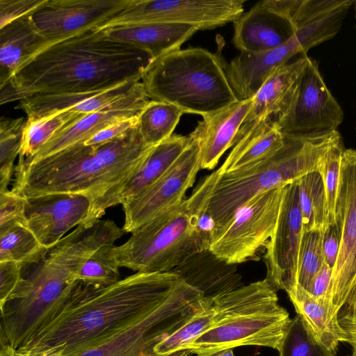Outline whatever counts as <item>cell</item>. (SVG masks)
<instances>
[{"label": "cell", "mask_w": 356, "mask_h": 356, "mask_svg": "<svg viewBox=\"0 0 356 356\" xmlns=\"http://www.w3.org/2000/svg\"><path fill=\"white\" fill-rule=\"evenodd\" d=\"M152 57L92 28L52 42L14 72L1 90V104L40 95L106 90L141 81Z\"/></svg>", "instance_id": "cell-1"}, {"label": "cell", "mask_w": 356, "mask_h": 356, "mask_svg": "<svg viewBox=\"0 0 356 356\" xmlns=\"http://www.w3.org/2000/svg\"><path fill=\"white\" fill-rule=\"evenodd\" d=\"M154 146L143 140L138 127L101 145L77 143L36 161L19 157L12 190L25 198L80 194L93 203L86 221L101 220L122 187Z\"/></svg>", "instance_id": "cell-2"}, {"label": "cell", "mask_w": 356, "mask_h": 356, "mask_svg": "<svg viewBox=\"0 0 356 356\" xmlns=\"http://www.w3.org/2000/svg\"><path fill=\"white\" fill-rule=\"evenodd\" d=\"M180 281L170 271L137 272L106 286L78 282L58 314L19 348L63 347L72 356L149 314Z\"/></svg>", "instance_id": "cell-3"}, {"label": "cell", "mask_w": 356, "mask_h": 356, "mask_svg": "<svg viewBox=\"0 0 356 356\" xmlns=\"http://www.w3.org/2000/svg\"><path fill=\"white\" fill-rule=\"evenodd\" d=\"M89 257L79 241L65 237L31 267L1 310L0 341L15 349L25 344L61 310Z\"/></svg>", "instance_id": "cell-4"}, {"label": "cell", "mask_w": 356, "mask_h": 356, "mask_svg": "<svg viewBox=\"0 0 356 356\" xmlns=\"http://www.w3.org/2000/svg\"><path fill=\"white\" fill-rule=\"evenodd\" d=\"M141 83L150 100L203 116L238 99L220 56L200 47L179 49L153 59Z\"/></svg>", "instance_id": "cell-5"}, {"label": "cell", "mask_w": 356, "mask_h": 356, "mask_svg": "<svg viewBox=\"0 0 356 356\" xmlns=\"http://www.w3.org/2000/svg\"><path fill=\"white\" fill-rule=\"evenodd\" d=\"M284 136L282 147L270 156L220 176L208 209L216 224L213 236L250 199L317 170L321 157L341 134L334 130Z\"/></svg>", "instance_id": "cell-6"}, {"label": "cell", "mask_w": 356, "mask_h": 356, "mask_svg": "<svg viewBox=\"0 0 356 356\" xmlns=\"http://www.w3.org/2000/svg\"><path fill=\"white\" fill-rule=\"evenodd\" d=\"M207 250L195 227L186 199L131 232L124 243L112 247L120 268L136 273L170 272Z\"/></svg>", "instance_id": "cell-7"}, {"label": "cell", "mask_w": 356, "mask_h": 356, "mask_svg": "<svg viewBox=\"0 0 356 356\" xmlns=\"http://www.w3.org/2000/svg\"><path fill=\"white\" fill-rule=\"evenodd\" d=\"M207 306L202 293L181 280L149 314L72 356H192L188 349L159 355L154 348Z\"/></svg>", "instance_id": "cell-8"}, {"label": "cell", "mask_w": 356, "mask_h": 356, "mask_svg": "<svg viewBox=\"0 0 356 356\" xmlns=\"http://www.w3.org/2000/svg\"><path fill=\"white\" fill-rule=\"evenodd\" d=\"M284 186L260 193L241 206L216 233L209 250L229 264L257 258V251L273 233Z\"/></svg>", "instance_id": "cell-9"}, {"label": "cell", "mask_w": 356, "mask_h": 356, "mask_svg": "<svg viewBox=\"0 0 356 356\" xmlns=\"http://www.w3.org/2000/svg\"><path fill=\"white\" fill-rule=\"evenodd\" d=\"M245 0H134L126 9L97 27L165 23L213 29L234 22L243 13Z\"/></svg>", "instance_id": "cell-10"}, {"label": "cell", "mask_w": 356, "mask_h": 356, "mask_svg": "<svg viewBox=\"0 0 356 356\" xmlns=\"http://www.w3.org/2000/svg\"><path fill=\"white\" fill-rule=\"evenodd\" d=\"M291 319L279 304L264 309L224 318L189 343L197 356H210L218 351L243 346L278 350Z\"/></svg>", "instance_id": "cell-11"}, {"label": "cell", "mask_w": 356, "mask_h": 356, "mask_svg": "<svg viewBox=\"0 0 356 356\" xmlns=\"http://www.w3.org/2000/svg\"><path fill=\"white\" fill-rule=\"evenodd\" d=\"M341 240L331 280V301L339 311H356V149H344L335 206Z\"/></svg>", "instance_id": "cell-12"}, {"label": "cell", "mask_w": 356, "mask_h": 356, "mask_svg": "<svg viewBox=\"0 0 356 356\" xmlns=\"http://www.w3.org/2000/svg\"><path fill=\"white\" fill-rule=\"evenodd\" d=\"M189 142L169 169L152 185L123 203V229L131 233L162 211L179 204L193 186L201 169L198 141L191 134Z\"/></svg>", "instance_id": "cell-13"}, {"label": "cell", "mask_w": 356, "mask_h": 356, "mask_svg": "<svg viewBox=\"0 0 356 356\" xmlns=\"http://www.w3.org/2000/svg\"><path fill=\"white\" fill-rule=\"evenodd\" d=\"M303 233L298 179L284 186L273 233L266 243L265 278L276 291H288L297 284L298 254Z\"/></svg>", "instance_id": "cell-14"}, {"label": "cell", "mask_w": 356, "mask_h": 356, "mask_svg": "<svg viewBox=\"0 0 356 356\" xmlns=\"http://www.w3.org/2000/svg\"><path fill=\"white\" fill-rule=\"evenodd\" d=\"M343 111L320 73L317 61L309 57L291 108L275 121L284 135H304L337 130Z\"/></svg>", "instance_id": "cell-15"}, {"label": "cell", "mask_w": 356, "mask_h": 356, "mask_svg": "<svg viewBox=\"0 0 356 356\" xmlns=\"http://www.w3.org/2000/svg\"><path fill=\"white\" fill-rule=\"evenodd\" d=\"M134 0H44L29 15L38 33L54 42L99 27Z\"/></svg>", "instance_id": "cell-16"}, {"label": "cell", "mask_w": 356, "mask_h": 356, "mask_svg": "<svg viewBox=\"0 0 356 356\" xmlns=\"http://www.w3.org/2000/svg\"><path fill=\"white\" fill-rule=\"evenodd\" d=\"M292 0H262L234 24L232 42L241 52L261 54L286 42L296 33Z\"/></svg>", "instance_id": "cell-17"}, {"label": "cell", "mask_w": 356, "mask_h": 356, "mask_svg": "<svg viewBox=\"0 0 356 356\" xmlns=\"http://www.w3.org/2000/svg\"><path fill=\"white\" fill-rule=\"evenodd\" d=\"M26 199L25 225L48 250L86 221L93 203L86 195L70 193Z\"/></svg>", "instance_id": "cell-18"}, {"label": "cell", "mask_w": 356, "mask_h": 356, "mask_svg": "<svg viewBox=\"0 0 356 356\" xmlns=\"http://www.w3.org/2000/svg\"><path fill=\"white\" fill-rule=\"evenodd\" d=\"M309 59L307 54H302L270 74L252 97V105L236 134L234 146L260 122L267 118L276 121L286 115L297 97Z\"/></svg>", "instance_id": "cell-19"}, {"label": "cell", "mask_w": 356, "mask_h": 356, "mask_svg": "<svg viewBox=\"0 0 356 356\" xmlns=\"http://www.w3.org/2000/svg\"><path fill=\"white\" fill-rule=\"evenodd\" d=\"M149 101L140 81L126 97L103 110L84 115L75 123L57 132L33 156L20 158L33 162L71 145L84 143L113 123L138 117Z\"/></svg>", "instance_id": "cell-20"}, {"label": "cell", "mask_w": 356, "mask_h": 356, "mask_svg": "<svg viewBox=\"0 0 356 356\" xmlns=\"http://www.w3.org/2000/svg\"><path fill=\"white\" fill-rule=\"evenodd\" d=\"M252 99L238 100L202 117L190 134L200 147L201 169L213 170L231 147L252 105Z\"/></svg>", "instance_id": "cell-21"}, {"label": "cell", "mask_w": 356, "mask_h": 356, "mask_svg": "<svg viewBox=\"0 0 356 356\" xmlns=\"http://www.w3.org/2000/svg\"><path fill=\"white\" fill-rule=\"evenodd\" d=\"M171 272L209 301L243 286L236 265L226 263L209 250L192 255Z\"/></svg>", "instance_id": "cell-22"}, {"label": "cell", "mask_w": 356, "mask_h": 356, "mask_svg": "<svg viewBox=\"0 0 356 356\" xmlns=\"http://www.w3.org/2000/svg\"><path fill=\"white\" fill-rule=\"evenodd\" d=\"M111 38L148 53L153 59L181 49L197 31L196 27L178 24L148 23L103 29Z\"/></svg>", "instance_id": "cell-23"}, {"label": "cell", "mask_w": 356, "mask_h": 356, "mask_svg": "<svg viewBox=\"0 0 356 356\" xmlns=\"http://www.w3.org/2000/svg\"><path fill=\"white\" fill-rule=\"evenodd\" d=\"M124 93V87L119 85L92 92L35 95L20 100L15 108L23 111L26 119L67 110L87 115L108 107Z\"/></svg>", "instance_id": "cell-24"}, {"label": "cell", "mask_w": 356, "mask_h": 356, "mask_svg": "<svg viewBox=\"0 0 356 356\" xmlns=\"http://www.w3.org/2000/svg\"><path fill=\"white\" fill-rule=\"evenodd\" d=\"M51 43L38 33L29 15L0 29V88L18 67Z\"/></svg>", "instance_id": "cell-25"}, {"label": "cell", "mask_w": 356, "mask_h": 356, "mask_svg": "<svg viewBox=\"0 0 356 356\" xmlns=\"http://www.w3.org/2000/svg\"><path fill=\"white\" fill-rule=\"evenodd\" d=\"M298 314L314 335L334 354L340 342L345 341L344 332L338 321L339 310L325 298H316L298 283L286 291Z\"/></svg>", "instance_id": "cell-26"}, {"label": "cell", "mask_w": 356, "mask_h": 356, "mask_svg": "<svg viewBox=\"0 0 356 356\" xmlns=\"http://www.w3.org/2000/svg\"><path fill=\"white\" fill-rule=\"evenodd\" d=\"M188 142V136L175 134L155 145L139 169L118 192L113 207L134 198L156 181L177 159Z\"/></svg>", "instance_id": "cell-27"}, {"label": "cell", "mask_w": 356, "mask_h": 356, "mask_svg": "<svg viewBox=\"0 0 356 356\" xmlns=\"http://www.w3.org/2000/svg\"><path fill=\"white\" fill-rule=\"evenodd\" d=\"M284 143L275 121L267 118L233 147L218 170L222 175L245 168L277 152Z\"/></svg>", "instance_id": "cell-28"}, {"label": "cell", "mask_w": 356, "mask_h": 356, "mask_svg": "<svg viewBox=\"0 0 356 356\" xmlns=\"http://www.w3.org/2000/svg\"><path fill=\"white\" fill-rule=\"evenodd\" d=\"M48 251L24 222L0 226V262L19 263L24 266V271L38 264Z\"/></svg>", "instance_id": "cell-29"}, {"label": "cell", "mask_w": 356, "mask_h": 356, "mask_svg": "<svg viewBox=\"0 0 356 356\" xmlns=\"http://www.w3.org/2000/svg\"><path fill=\"white\" fill-rule=\"evenodd\" d=\"M84 115L67 110L35 119H26L19 157L33 156L57 132L75 123Z\"/></svg>", "instance_id": "cell-30"}, {"label": "cell", "mask_w": 356, "mask_h": 356, "mask_svg": "<svg viewBox=\"0 0 356 356\" xmlns=\"http://www.w3.org/2000/svg\"><path fill=\"white\" fill-rule=\"evenodd\" d=\"M298 191L303 232L323 230L329 220L326 193L320 172L313 171L298 179Z\"/></svg>", "instance_id": "cell-31"}, {"label": "cell", "mask_w": 356, "mask_h": 356, "mask_svg": "<svg viewBox=\"0 0 356 356\" xmlns=\"http://www.w3.org/2000/svg\"><path fill=\"white\" fill-rule=\"evenodd\" d=\"M183 112L174 105L150 100L138 117V129L146 144L155 146L170 138Z\"/></svg>", "instance_id": "cell-32"}, {"label": "cell", "mask_w": 356, "mask_h": 356, "mask_svg": "<svg viewBox=\"0 0 356 356\" xmlns=\"http://www.w3.org/2000/svg\"><path fill=\"white\" fill-rule=\"evenodd\" d=\"M277 350L280 356H334L298 314L291 319Z\"/></svg>", "instance_id": "cell-33"}, {"label": "cell", "mask_w": 356, "mask_h": 356, "mask_svg": "<svg viewBox=\"0 0 356 356\" xmlns=\"http://www.w3.org/2000/svg\"><path fill=\"white\" fill-rule=\"evenodd\" d=\"M24 118L1 117L0 120V192L8 191L14 176L17 156L19 154L24 128Z\"/></svg>", "instance_id": "cell-34"}, {"label": "cell", "mask_w": 356, "mask_h": 356, "mask_svg": "<svg viewBox=\"0 0 356 356\" xmlns=\"http://www.w3.org/2000/svg\"><path fill=\"white\" fill-rule=\"evenodd\" d=\"M113 245H102L91 254L78 275L79 282L95 286H106L122 279L120 266L112 252Z\"/></svg>", "instance_id": "cell-35"}, {"label": "cell", "mask_w": 356, "mask_h": 356, "mask_svg": "<svg viewBox=\"0 0 356 356\" xmlns=\"http://www.w3.org/2000/svg\"><path fill=\"white\" fill-rule=\"evenodd\" d=\"M211 304L158 343L154 348L155 353L159 355H168L186 350L189 343L215 324L216 318Z\"/></svg>", "instance_id": "cell-36"}, {"label": "cell", "mask_w": 356, "mask_h": 356, "mask_svg": "<svg viewBox=\"0 0 356 356\" xmlns=\"http://www.w3.org/2000/svg\"><path fill=\"white\" fill-rule=\"evenodd\" d=\"M323 230L303 232L298 254L297 283L307 291L325 264L323 251Z\"/></svg>", "instance_id": "cell-37"}, {"label": "cell", "mask_w": 356, "mask_h": 356, "mask_svg": "<svg viewBox=\"0 0 356 356\" xmlns=\"http://www.w3.org/2000/svg\"><path fill=\"white\" fill-rule=\"evenodd\" d=\"M341 136L337 139L321 157L318 170L322 176L327 203L328 223L335 221V206L339 189L342 154Z\"/></svg>", "instance_id": "cell-38"}, {"label": "cell", "mask_w": 356, "mask_h": 356, "mask_svg": "<svg viewBox=\"0 0 356 356\" xmlns=\"http://www.w3.org/2000/svg\"><path fill=\"white\" fill-rule=\"evenodd\" d=\"M26 199L12 189L0 192V226L25 221Z\"/></svg>", "instance_id": "cell-39"}, {"label": "cell", "mask_w": 356, "mask_h": 356, "mask_svg": "<svg viewBox=\"0 0 356 356\" xmlns=\"http://www.w3.org/2000/svg\"><path fill=\"white\" fill-rule=\"evenodd\" d=\"M44 0H0V29L26 16Z\"/></svg>", "instance_id": "cell-40"}, {"label": "cell", "mask_w": 356, "mask_h": 356, "mask_svg": "<svg viewBox=\"0 0 356 356\" xmlns=\"http://www.w3.org/2000/svg\"><path fill=\"white\" fill-rule=\"evenodd\" d=\"M24 266L17 262H0V307H3L20 283Z\"/></svg>", "instance_id": "cell-41"}, {"label": "cell", "mask_w": 356, "mask_h": 356, "mask_svg": "<svg viewBox=\"0 0 356 356\" xmlns=\"http://www.w3.org/2000/svg\"><path fill=\"white\" fill-rule=\"evenodd\" d=\"M138 117L113 123L97 132L83 143L86 145H101L111 142L136 127Z\"/></svg>", "instance_id": "cell-42"}, {"label": "cell", "mask_w": 356, "mask_h": 356, "mask_svg": "<svg viewBox=\"0 0 356 356\" xmlns=\"http://www.w3.org/2000/svg\"><path fill=\"white\" fill-rule=\"evenodd\" d=\"M341 233L339 225L334 221L328 223L323 230V251L325 263L334 269L341 245Z\"/></svg>", "instance_id": "cell-43"}, {"label": "cell", "mask_w": 356, "mask_h": 356, "mask_svg": "<svg viewBox=\"0 0 356 356\" xmlns=\"http://www.w3.org/2000/svg\"><path fill=\"white\" fill-rule=\"evenodd\" d=\"M332 272L333 270L325 263L314 277L307 292L316 298H323L331 301Z\"/></svg>", "instance_id": "cell-44"}, {"label": "cell", "mask_w": 356, "mask_h": 356, "mask_svg": "<svg viewBox=\"0 0 356 356\" xmlns=\"http://www.w3.org/2000/svg\"><path fill=\"white\" fill-rule=\"evenodd\" d=\"M339 323L344 332L345 341L353 347V355L356 356V311L346 309L339 316Z\"/></svg>", "instance_id": "cell-45"}, {"label": "cell", "mask_w": 356, "mask_h": 356, "mask_svg": "<svg viewBox=\"0 0 356 356\" xmlns=\"http://www.w3.org/2000/svg\"><path fill=\"white\" fill-rule=\"evenodd\" d=\"M63 347L16 349V356H63Z\"/></svg>", "instance_id": "cell-46"}, {"label": "cell", "mask_w": 356, "mask_h": 356, "mask_svg": "<svg viewBox=\"0 0 356 356\" xmlns=\"http://www.w3.org/2000/svg\"><path fill=\"white\" fill-rule=\"evenodd\" d=\"M0 343V356H16V349L3 341H1Z\"/></svg>", "instance_id": "cell-47"}, {"label": "cell", "mask_w": 356, "mask_h": 356, "mask_svg": "<svg viewBox=\"0 0 356 356\" xmlns=\"http://www.w3.org/2000/svg\"><path fill=\"white\" fill-rule=\"evenodd\" d=\"M210 356H234V355L233 348H227L214 353Z\"/></svg>", "instance_id": "cell-48"}, {"label": "cell", "mask_w": 356, "mask_h": 356, "mask_svg": "<svg viewBox=\"0 0 356 356\" xmlns=\"http://www.w3.org/2000/svg\"><path fill=\"white\" fill-rule=\"evenodd\" d=\"M353 6H354L355 13V17H356V0H355V2H354V4H353Z\"/></svg>", "instance_id": "cell-49"}]
</instances>
